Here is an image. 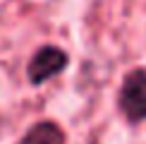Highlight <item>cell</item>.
I'll list each match as a JSON object with an SVG mask.
<instances>
[{"mask_svg":"<svg viewBox=\"0 0 146 144\" xmlns=\"http://www.w3.org/2000/svg\"><path fill=\"white\" fill-rule=\"evenodd\" d=\"M115 111L127 127L146 125V67L134 65L120 77L115 89Z\"/></svg>","mask_w":146,"mask_h":144,"instance_id":"6da1fadb","label":"cell"},{"mask_svg":"<svg viewBox=\"0 0 146 144\" xmlns=\"http://www.w3.org/2000/svg\"><path fill=\"white\" fill-rule=\"evenodd\" d=\"M72 55L65 46L60 43H41L34 48V53L29 55L27 65H24V77L31 89H41L53 79L62 77L70 70Z\"/></svg>","mask_w":146,"mask_h":144,"instance_id":"7a4b0ae2","label":"cell"},{"mask_svg":"<svg viewBox=\"0 0 146 144\" xmlns=\"http://www.w3.org/2000/svg\"><path fill=\"white\" fill-rule=\"evenodd\" d=\"M70 135L55 118H41L19 135L15 144H67Z\"/></svg>","mask_w":146,"mask_h":144,"instance_id":"3957f363","label":"cell"},{"mask_svg":"<svg viewBox=\"0 0 146 144\" xmlns=\"http://www.w3.org/2000/svg\"><path fill=\"white\" fill-rule=\"evenodd\" d=\"M3 127H5V118H3V113H0V137H3Z\"/></svg>","mask_w":146,"mask_h":144,"instance_id":"277c9868","label":"cell"}]
</instances>
